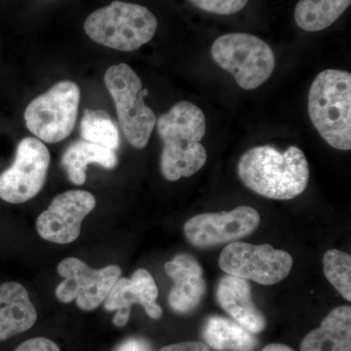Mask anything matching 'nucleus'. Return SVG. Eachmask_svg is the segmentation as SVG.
I'll return each instance as SVG.
<instances>
[{"instance_id":"obj_12","label":"nucleus","mask_w":351,"mask_h":351,"mask_svg":"<svg viewBox=\"0 0 351 351\" xmlns=\"http://www.w3.org/2000/svg\"><path fill=\"white\" fill-rule=\"evenodd\" d=\"M96 206V199L88 191L73 189L55 196L45 211L39 215L36 230L43 239L57 244L75 241L82 223Z\"/></svg>"},{"instance_id":"obj_21","label":"nucleus","mask_w":351,"mask_h":351,"mask_svg":"<svg viewBox=\"0 0 351 351\" xmlns=\"http://www.w3.org/2000/svg\"><path fill=\"white\" fill-rule=\"evenodd\" d=\"M80 135L91 144L117 151L120 145L119 127L110 113L104 110H87L83 112Z\"/></svg>"},{"instance_id":"obj_27","label":"nucleus","mask_w":351,"mask_h":351,"mask_svg":"<svg viewBox=\"0 0 351 351\" xmlns=\"http://www.w3.org/2000/svg\"><path fill=\"white\" fill-rule=\"evenodd\" d=\"M262 351H295L290 346L281 345V343H271L263 348Z\"/></svg>"},{"instance_id":"obj_1","label":"nucleus","mask_w":351,"mask_h":351,"mask_svg":"<svg viewBox=\"0 0 351 351\" xmlns=\"http://www.w3.org/2000/svg\"><path fill=\"white\" fill-rule=\"evenodd\" d=\"M237 174L244 186L258 195L290 200L306 189L309 166L304 152L295 145L284 152L262 145L245 152L239 159Z\"/></svg>"},{"instance_id":"obj_20","label":"nucleus","mask_w":351,"mask_h":351,"mask_svg":"<svg viewBox=\"0 0 351 351\" xmlns=\"http://www.w3.org/2000/svg\"><path fill=\"white\" fill-rule=\"evenodd\" d=\"M350 3L351 0H300L295 21L304 31H323L334 24Z\"/></svg>"},{"instance_id":"obj_7","label":"nucleus","mask_w":351,"mask_h":351,"mask_svg":"<svg viewBox=\"0 0 351 351\" xmlns=\"http://www.w3.org/2000/svg\"><path fill=\"white\" fill-rule=\"evenodd\" d=\"M80 89L63 80L39 95L25 110L27 128L41 142L56 144L71 135L77 119Z\"/></svg>"},{"instance_id":"obj_13","label":"nucleus","mask_w":351,"mask_h":351,"mask_svg":"<svg viewBox=\"0 0 351 351\" xmlns=\"http://www.w3.org/2000/svg\"><path fill=\"white\" fill-rule=\"evenodd\" d=\"M158 288L154 277L145 269H138L131 278L120 277L104 302L106 311H117L112 322L115 326H125L133 304H141L152 319H159L163 311L156 302Z\"/></svg>"},{"instance_id":"obj_25","label":"nucleus","mask_w":351,"mask_h":351,"mask_svg":"<svg viewBox=\"0 0 351 351\" xmlns=\"http://www.w3.org/2000/svg\"><path fill=\"white\" fill-rule=\"evenodd\" d=\"M114 351H154L151 343L143 338H129L121 343Z\"/></svg>"},{"instance_id":"obj_22","label":"nucleus","mask_w":351,"mask_h":351,"mask_svg":"<svg viewBox=\"0 0 351 351\" xmlns=\"http://www.w3.org/2000/svg\"><path fill=\"white\" fill-rule=\"evenodd\" d=\"M325 276L348 302L351 301V257L346 252L332 249L323 257Z\"/></svg>"},{"instance_id":"obj_16","label":"nucleus","mask_w":351,"mask_h":351,"mask_svg":"<svg viewBox=\"0 0 351 351\" xmlns=\"http://www.w3.org/2000/svg\"><path fill=\"white\" fill-rule=\"evenodd\" d=\"M38 313L24 286L17 282L0 285V341L27 331L36 324Z\"/></svg>"},{"instance_id":"obj_8","label":"nucleus","mask_w":351,"mask_h":351,"mask_svg":"<svg viewBox=\"0 0 351 351\" xmlns=\"http://www.w3.org/2000/svg\"><path fill=\"white\" fill-rule=\"evenodd\" d=\"M219 265L228 276L274 285L285 279L293 267V258L271 245L232 242L221 251Z\"/></svg>"},{"instance_id":"obj_18","label":"nucleus","mask_w":351,"mask_h":351,"mask_svg":"<svg viewBox=\"0 0 351 351\" xmlns=\"http://www.w3.org/2000/svg\"><path fill=\"white\" fill-rule=\"evenodd\" d=\"M117 162L119 159L114 151L84 140L73 143L62 157V165L66 171L69 181L75 186L84 184L90 164H98L106 169H113Z\"/></svg>"},{"instance_id":"obj_3","label":"nucleus","mask_w":351,"mask_h":351,"mask_svg":"<svg viewBox=\"0 0 351 351\" xmlns=\"http://www.w3.org/2000/svg\"><path fill=\"white\" fill-rule=\"evenodd\" d=\"M308 114L328 145L339 151L351 149V75L326 69L316 76L308 93Z\"/></svg>"},{"instance_id":"obj_15","label":"nucleus","mask_w":351,"mask_h":351,"mask_svg":"<svg viewBox=\"0 0 351 351\" xmlns=\"http://www.w3.org/2000/svg\"><path fill=\"white\" fill-rule=\"evenodd\" d=\"M216 294L219 306L235 322L253 334L265 330L267 319L253 301L248 281L228 274L219 280Z\"/></svg>"},{"instance_id":"obj_9","label":"nucleus","mask_w":351,"mask_h":351,"mask_svg":"<svg viewBox=\"0 0 351 351\" xmlns=\"http://www.w3.org/2000/svg\"><path fill=\"white\" fill-rule=\"evenodd\" d=\"M50 152L36 138H23L15 159L0 174V198L12 204H22L40 193L47 178Z\"/></svg>"},{"instance_id":"obj_4","label":"nucleus","mask_w":351,"mask_h":351,"mask_svg":"<svg viewBox=\"0 0 351 351\" xmlns=\"http://www.w3.org/2000/svg\"><path fill=\"white\" fill-rule=\"evenodd\" d=\"M157 25L156 16L145 7L113 1L88 16L84 31L100 45L131 52L152 40Z\"/></svg>"},{"instance_id":"obj_17","label":"nucleus","mask_w":351,"mask_h":351,"mask_svg":"<svg viewBox=\"0 0 351 351\" xmlns=\"http://www.w3.org/2000/svg\"><path fill=\"white\" fill-rule=\"evenodd\" d=\"M351 307H336L302 339L301 351H350Z\"/></svg>"},{"instance_id":"obj_14","label":"nucleus","mask_w":351,"mask_h":351,"mask_svg":"<svg viewBox=\"0 0 351 351\" xmlns=\"http://www.w3.org/2000/svg\"><path fill=\"white\" fill-rule=\"evenodd\" d=\"M165 271L174 282L168 295L172 311L179 314L195 311L207 290L200 263L189 254H179L165 263Z\"/></svg>"},{"instance_id":"obj_26","label":"nucleus","mask_w":351,"mask_h":351,"mask_svg":"<svg viewBox=\"0 0 351 351\" xmlns=\"http://www.w3.org/2000/svg\"><path fill=\"white\" fill-rule=\"evenodd\" d=\"M159 351H211V350L209 346L200 341H184V343L164 346Z\"/></svg>"},{"instance_id":"obj_10","label":"nucleus","mask_w":351,"mask_h":351,"mask_svg":"<svg viewBox=\"0 0 351 351\" xmlns=\"http://www.w3.org/2000/svg\"><path fill=\"white\" fill-rule=\"evenodd\" d=\"M57 270L64 278L55 291L57 299L64 304L75 300L77 306L84 311H94L100 306L122 274L117 265L94 269L73 257L62 261Z\"/></svg>"},{"instance_id":"obj_19","label":"nucleus","mask_w":351,"mask_h":351,"mask_svg":"<svg viewBox=\"0 0 351 351\" xmlns=\"http://www.w3.org/2000/svg\"><path fill=\"white\" fill-rule=\"evenodd\" d=\"M202 334L207 345L218 351H254L258 346L253 332L221 316L208 318Z\"/></svg>"},{"instance_id":"obj_2","label":"nucleus","mask_w":351,"mask_h":351,"mask_svg":"<svg viewBox=\"0 0 351 351\" xmlns=\"http://www.w3.org/2000/svg\"><path fill=\"white\" fill-rule=\"evenodd\" d=\"M163 142L161 173L170 182L195 175L205 165L207 152L201 140L206 132L204 113L195 104L182 101L156 120Z\"/></svg>"},{"instance_id":"obj_24","label":"nucleus","mask_w":351,"mask_h":351,"mask_svg":"<svg viewBox=\"0 0 351 351\" xmlns=\"http://www.w3.org/2000/svg\"><path fill=\"white\" fill-rule=\"evenodd\" d=\"M14 351H61L59 346L46 338L27 339Z\"/></svg>"},{"instance_id":"obj_5","label":"nucleus","mask_w":351,"mask_h":351,"mask_svg":"<svg viewBox=\"0 0 351 351\" xmlns=\"http://www.w3.org/2000/svg\"><path fill=\"white\" fill-rule=\"evenodd\" d=\"M211 53L214 61L245 90L260 87L276 68V56L269 44L252 34L219 36L213 43Z\"/></svg>"},{"instance_id":"obj_23","label":"nucleus","mask_w":351,"mask_h":351,"mask_svg":"<svg viewBox=\"0 0 351 351\" xmlns=\"http://www.w3.org/2000/svg\"><path fill=\"white\" fill-rule=\"evenodd\" d=\"M193 5L205 12L217 15H232L241 11L248 0H189Z\"/></svg>"},{"instance_id":"obj_11","label":"nucleus","mask_w":351,"mask_h":351,"mask_svg":"<svg viewBox=\"0 0 351 351\" xmlns=\"http://www.w3.org/2000/svg\"><path fill=\"white\" fill-rule=\"evenodd\" d=\"M260 214L253 208L240 206L230 212L204 213L186 221L184 232L189 243L197 248H210L232 243L255 232Z\"/></svg>"},{"instance_id":"obj_6","label":"nucleus","mask_w":351,"mask_h":351,"mask_svg":"<svg viewBox=\"0 0 351 351\" xmlns=\"http://www.w3.org/2000/svg\"><path fill=\"white\" fill-rule=\"evenodd\" d=\"M105 83L114 101L117 117L124 135L136 149L149 144L156 117L144 101L142 82L126 64L110 66L105 75Z\"/></svg>"}]
</instances>
